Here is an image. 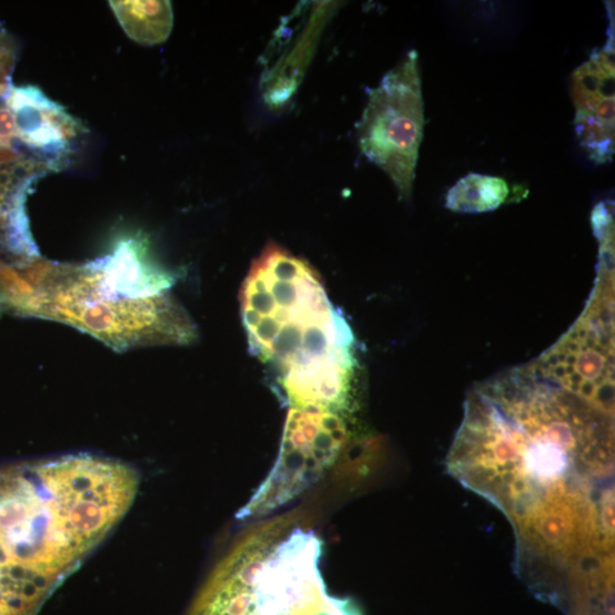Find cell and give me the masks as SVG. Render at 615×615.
<instances>
[{
  "label": "cell",
  "mask_w": 615,
  "mask_h": 615,
  "mask_svg": "<svg viewBox=\"0 0 615 615\" xmlns=\"http://www.w3.org/2000/svg\"><path fill=\"white\" fill-rule=\"evenodd\" d=\"M447 463L512 521L520 561L569 564L614 531L611 415L537 372L472 391Z\"/></svg>",
  "instance_id": "cell-1"
},
{
  "label": "cell",
  "mask_w": 615,
  "mask_h": 615,
  "mask_svg": "<svg viewBox=\"0 0 615 615\" xmlns=\"http://www.w3.org/2000/svg\"><path fill=\"white\" fill-rule=\"evenodd\" d=\"M250 349L291 407L341 412L354 374V334L318 272L277 244L253 262L241 291Z\"/></svg>",
  "instance_id": "cell-2"
},
{
  "label": "cell",
  "mask_w": 615,
  "mask_h": 615,
  "mask_svg": "<svg viewBox=\"0 0 615 615\" xmlns=\"http://www.w3.org/2000/svg\"><path fill=\"white\" fill-rule=\"evenodd\" d=\"M288 514L249 531L216 564L187 615H363L327 592L323 541Z\"/></svg>",
  "instance_id": "cell-3"
},
{
  "label": "cell",
  "mask_w": 615,
  "mask_h": 615,
  "mask_svg": "<svg viewBox=\"0 0 615 615\" xmlns=\"http://www.w3.org/2000/svg\"><path fill=\"white\" fill-rule=\"evenodd\" d=\"M26 292L15 314L70 325L118 352L132 347L190 344L196 328L169 293L143 299H108L89 282L85 265L38 258L17 267Z\"/></svg>",
  "instance_id": "cell-4"
},
{
  "label": "cell",
  "mask_w": 615,
  "mask_h": 615,
  "mask_svg": "<svg viewBox=\"0 0 615 615\" xmlns=\"http://www.w3.org/2000/svg\"><path fill=\"white\" fill-rule=\"evenodd\" d=\"M424 125L419 54L410 50L370 90L357 128L360 151L389 176L401 199L412 196Z\"/></svg>",
  "instance_id": "cell-5"
},
{
  "label": "cell",
  "mask_w": 615,
  "mask_h": 615,
  "mask_svg": "<svg viewBox=\"0 0 615 615\" xmlns=\"http://www.w3.org/2000/svg\"><path fill=\"white\" fill-rule=\"evenodd\" d=\"M345 440L339 412L291 407L279 457L237 517H263L293 501L332 467Z\"/></svg>",
  "instance_id": "cell-6"
},
{
  "label": "cell",
  "mask_w": 615,
  "mask_h": 615,
  "mask_svg": "<svg viewBox=\"0 0 615 615\" xmlns=\"http://www.w3.org/2000/svg\"><path fill=\"white\" fill-rule=\"evenodd\" d=\"M606 3L609 24L605 45L592 50L571 77L576 139L596 164L612 162L615 152L614 13Z\"/></svg>",
  "instance_id": "cell-7"
},
{
  "label": "cell",
  "mask_w": 615,
  "mask_h": 615,
  "mask_svg": "<svg viewBox=\"0 0 615 615\" xmlns=\"http://www.w3.org/2000/svg\"><path fill=\"white\" fill-rule=\"evenodd\" d=\"M6 103L15 119L17 139L29 157L50 171L68 167L82 134L76 119L32 85H12Z\"/></svg>",
  "instance_id": "cell-8"
},
{
  "label": "cell",
  "mask_w": 615,
  "mask_h": 615,
  "mask_svg": "<svg viewBox=\"0 0 615 615\" xmlns=\"http://www.w3.org/2000/svg\"><path fill=\"white\" fill-rule=\"evenodd\" d=\"M92 288L108 299H143L167 293L176 277L150 258L139 237H122L111 252L85 263Z\"/></svg>",
  "instance_id": "cell-9"
},
{
  "label": "cell",
  "mask_w": 615,
  "mask_h": 615,
  "mask_svg": "<svg viewBox=\"0 0 615 615\" xmlns=\"http://www.w3.org/2000/svg\"><path fill=\"white\" fill-rule=\"evenodd\" d=\"M115 17L136 43L157 45L170 36L174 14L169 1H111Z\"/></svg>",
  "instance_id": "cell-10"
},
{
  "label": "cell",
  "mask_w": 615,
  "mask_h": 615,
  "mask_svg": "<svg viewBox=\"0 0 615 615\" xmlns=\"http://www.w3.org/2000/svg\"><path fill=\"white\" fill-rule=\"evenodd\" d=\"M511 187L501 177L470 174L461 178L445 195V208L458 213L491 212L506 203Z\"/></svg>",
  "instance_id": "cell-11"
},
{
  "label": "cell",
  "mask_w": 615,
  "mask_h": 615,
  "mask_svg": "<svg viewBox=\"0 0 615 615\" xmlns=\"http://www.w3.org/2000/svg\"><path fill=\"white\" fill-rule=\"evenodd\" d=\"M15 61L14 43L7 36L6 31L0 26V85L12 83L10 73Z\"/></svg>",
  "instance_id": "cell-12"
},
{
  "label": "cell",
  "mask_w": 615,
  "mask_h": 615,
  "mask_svg": "<svg viewBox=\"0 0 615 615\" xmlns=\"http://www.w3.org/2000/svg\"><path fill=\"white\" fill-rule=\"evenodd\" d=\"M12 85H13L12 83H3V85H0V108L6 106L7 96H8V92H10V89Z\"/></svg>",
  "instance_id": "cell-13"
}]
</instances>
